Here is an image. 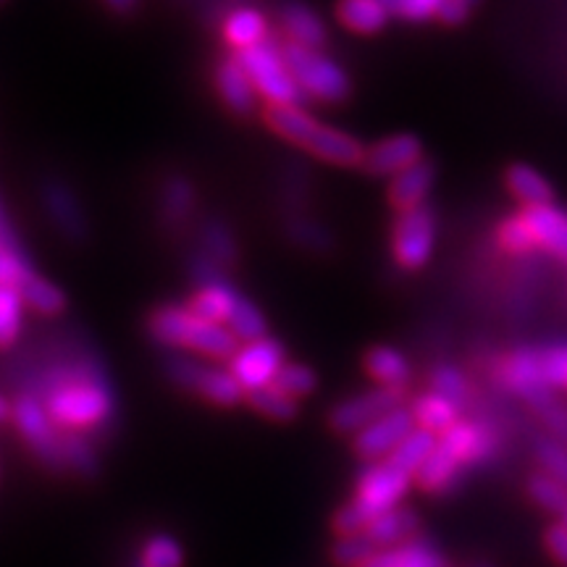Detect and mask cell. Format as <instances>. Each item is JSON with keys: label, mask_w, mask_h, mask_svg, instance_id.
<instances>
[{"label": "cell", "mask_w": 567, "mask_h": 567, "mask_svg": "<svg viewBox=\"0 0 567 567\" xmlns=\"http://www.w3.org/2000/svg\"><path fill=\"white\" fill-rule=\"evenodd\" d=\"M410 413H413L417 429L431 431V434L436 436H442L444 431H450L452 425L460 423L457 421L460 408H455L450 400H444V396H439L434 392L417 396L413 408H410Z\"/></svg>", "instance_id": "obj_27"}, {"label": "cell", "mask_w": 567, "mask_h": 567, "mask_svg": "<svg viewBox=\"0 0 567 567\" xmlns=\"http://www.w3.org/2000/svg\"><path fill=\"white\" fill-rule=\"evenodd\" d=\"M197 279H200V289H197L193 300L187 302V308L193 310L203 321L226 326L237 308L239 295L237 287H231L229 281L218 274V266H213L210 260H203V266H197Z\"/></svg>", "instance_id": "obj_13"}, {"label": "cell", "mask_w": 567, "mask_h": 567, "mask_svg": "<svg viewBox=\"0 0 567 567\" xmlns=\"http://www.w3.org/2000/svg\"><path fill=\"white\" fill-rule=\"evenodd\" d=\"M109 9L118 11V13H126V11L134 9V3H109Z\"/></svg>", "instance_id": "obj_51"}, {"label": "cell", "mask_w": 567, "mask_h": 567, "mask_svg": "<svg viewBox=\"0 0 567 567\" xmlns=\"http://www.w3.org/2000/svg\"><path fill=\"white\" fill-rule=\"evenodd\" d=\"M19 295L27 308H32L34 313L40 316H59L61 310L66 308V295H63L53 281L42 279L38 274L19 289Z\"/></svg>", "instance_id": "obj_33"}, {"label": "cell", "mask_w": 567, "mask_h": 567, "mask_svg": "<svg viewBox=\"0 0 567 567\" xmlns=\"http://www.w3.org/2000/svg\"><path fill=\"white\" fill-rule=\"evenodd\" d=\"M203 247H205V260H210V264L218 268L231 266L234 258H237V243H234L231 231L226 229L221 221L205 224Z\"/></svg>", "instance_id": "obj_36"}, {"label": "cell", "mask_w": 567, "mask_h": 567, "mask_svg": "<svg viewBox=\"0 0 567 567\" xmlns=\"http://www.w3.org/2000/svg\"><path fill=\"white\" fill-rule=\"evenodd\" d=\"M536 413L544 417V423L549 425V429H551V434L557 436V442L567 446V408L563 405V402H557V400H549L547 405H542V408H538Z\"/></svg>", "instance_id": "obj_47"}, {"label": "cell", "mask_w": 567, "mask_h": 567, "mask_svg": "<svg viewBox=\"0 0 567 567\" xmlns=\"http://www.w3.org/2000/svg\"><path fill=\"white\" fill-rule=\"evenodd\" d=\"M137 567H147V565H142V563H137Z\"/></svg>", "instance_id": "obj_53"}, {"label": "cell", "mask_w": 567, "mask_h": 567, "mask_svg": "<svg viewBox=\"0 0 567 567\" xmlns=\"http://www.w3.org/2000/svg\"><path fill=\"white\" fill-rule=\"evenodd\" d=\"M61 455L66 471L76 473L80 478H95L97 471H101L95 444H92V439L84 434L61 431Z\"/></svg>", "instance_id": "obj_30"}, {"label": "cell", "mask_w": 567, "mask_h": 567, "mask_svg": "<svg viewBox=\"0 0 567 567\" xmlns=\"http://www.w3.org/2000/svg\"><path fill=\"white\" fill-rule=\"evenodd\" d=\"M431 392L450 400L452 405L463 410L467 400V384L465 375L457 371L455 365H439L434 371V379H431Z\"/></svg>", "instance_id": "obj_43"}, {"label": "cell", "mask_w": 567, "mask_h": 567, "mask_svg": "<svg viewBox=\"0 0 567 567\" xmlns=\"http://www.w3.org/2000/svg\"><path fill=\"white\" fill-rule=\"evenodd\" d=\"M140 563L147 567H182L184 551L176 538L158 534V536L147 538V544L142 547Z\"/></svg>", "instance_id": "obj_41"}, {"label": "cell", "mask_w": 567, "mask_h": 567, "mask_svg": "<svg viewBox=\"0 0 567 567\" xmlns=\"http://www.w3.org/2000/svg\"><path fill=\"white\" fill-rule=\"evenodd\" d=\"M42 200H45L48 218H51L55 229H59L69 243H84L87 237V221H84V213L76 203V197L66 184L51 182L42 189Z\"/></svg>", "instance_id": "obj_18"}, {"label": "cell", "mask_w": 567, "mask_h": 567, "mask_svg": "<svg viewBox=\"0 0 567 567\" xmlns=\"http://www.w3.org/2000/svg\"><path fill=\"white\" fill-rule=\"evenodd\" d=\"M423 161V145L415 134H392V137L365 147L363 172L371 176H394L408 172L410 166Z\"/></svg>", "instance_id": "obj_15"}, {"label": "cell", "mask_w": 567, "mask_h": 567, "mask_svg": "<svg viewBox=\"0 0 567 567\" xmlns=\"http://www.w3.org/2000/svg\"><path fill=\"white\" fill-rule=\"evenodd\" d=\"M405 402V389H386L375 386L371 392H363L358 396H350L342 405H337L329 413V425L339 434H358L365 425H371L379 417H384L394 410L402 408Z\"/></svg>", "instance_id": "obj_10"}, {"label": "cell", "mask_w": 567, "mask_h": 567, "mask_svg": "<svg viewBox=\"0 0 567 567\" xmlns=\"http://www.w3.org/2000/svg\"><path fill=\"white\" fill-rule=\"evenodd\" d=\"M245 400L250 402V408L258 410L260 415L271 417V421L289 423L297 417V400L287 396L281 389H276L274 384H268L264 389H255V392L247 394Z\"/></svg>", "instance_id": "obj_35"}, {"label": "cell", "mask_w": 567, "mask_h": 567, "mask_svg": "<svg viewBox=\"0 0 567 567\" xmlns=\"http://www.w3.org/2000/svg\"><path fill=\"white\" fill-rule=\"evenodd\" d=\"M337 17L347 30L360 32V34H373L384 30L386 21L392 19L386 3H375V0H350L337 9Z\"/></svg>", "instance_id": "obj_28"}, {"label": "cell", "mask_w": 567, "mask_h": 567, "mask_svg": "<svg viewBox=\"0 0 567 567\" xmlns=\"http://www.w3.org/2000/svg\"><path fill=\"white\" fill-rule=\"evenodd\" d=\"M436 442H439L436 434H431V431H423V429H415L413 434L402 442L400 450H396L394 455L386 460V463H392L394 467H400L402 473H408V476L415 478L417 473H421V467L425 465V460L434 455Z\"/></svg>", "instance_id": "obj_31"}, {"label": "cell", "mask_w": 567, "mask_h": 567, "mask_svg": "<svg viewBox=\"0 0 567 567\" xmlns=\"http://www.w3.org/2000/svg\"><path fill=\"white\" fill-rule=\"evenodd\" d=\"M284 368V347L276 342L274 337L260 339V342L239 347L237 354L231 358L229 371L234 379L239 381V386L245 389V394L255 392V389H264L274 384V379Z\"/></svg>", "instance_id": "obj_12"}, {"label": "cell", "mask_w": 567, "mask_h": 567, "mask_svg": "<svg viewBox=\"0 0 567 567\" xmlns=\"http://www.w3.org/2000/svg\"><path fill=\"white\" fill-rule=\"evenodd\" d=\"M460 473H463V463L452 457L450 452H446L444 446H439L436 442L434 455L425 460V465L421 467V473H417L415 478H417V486L425 488V492L442 494V492H450V488L457 484Z\"/></svg>", "instance_id": "obj_26"}, {"label": "cell", "mask_w": 567, "mask_h": 567, "mask_svg": "<svg viewBox=\"0 0 567 567\" xmlns=\"http://www.w3.org/2000/svg\"><path fill=\"white\" fill-rule=\"evenodd\" d=\"M234 55L250 74L255 90H258V95L266 97L268 105H297L300 109L305 103L302 90L297 87L292 71H289L281 55V48L274 40H266L250 48V51Z\"/></svg>", "instance_id": "obj_6"}, {"label": "cell", "mask_w": 567, "mask_h": 567, "mask_svg": "<svg viewBox=\"0 0 567 567\" xmlns=\"http://www.w3.org/2000/svg\"><path fill=\"white\" fill-rule=\"evenodd\" d=\"M434 161L423 158L421 163H415V166H410L408 172L394 176L392 184H389V203H392L400 213L413 210L417 205H425V197H429L431 187H434Z\"/></svg>", "instance_id": "obj_20"}, {"label": "cell", "mask_w": 567, "mask_h": 567, "mask_svg": "<svg viewBox=\"0 0 567 567\" xmlns=\"http://www.w3.org/2000/svg\"><path fill=\"white\" fill-rule=\"evenodd\" d=\"M436 239V213L429 203L417 205L413 210H405L396 216L394 234H392V250L394 260L408 271H417L429 264L431 252H434Z\"/></svg>", "instance_id": "obj_9"}, {"label": "cell", "mask_w": 567, "mask_h": 567, "mask_svg": "<svg viewBox=\"0 0 567 567\" xmlns=\"http://www.w3.org/2000/svg\"><path fill=\"white\" fill-rule=\"evenodd\" d=\"M59 431L95 436L116 417V394L97 358L53 360L40 371L34 392Z\"/></svg>", "instance_id": "obj_1"}, {"label": "cell", "mask_w": 567, "mask_h": 567, "mask_svg": "<svg viewBox=\"0 0 567 567\" xmlns=\"http://www.w3.org/2000/svg\"><path fill=\"white\" fill-rule=\"evenodd\" d=\"M365 371L386 389H405L410 384V375H413L405 354L384 344L371 347L365 352Z\"/></svg>", "instance_id": "obj_23"}, {"label": "cell", "mask_w": 567, "mask_h": 567, "mask_svg": "<svg viewBox=\"0 0 567 567\" xmlns=\"http://www.w3.org/2000/svg\"><path fill=\"white\" fill-rule=\"evenodd\" d=\"M279 24L289 42H295V45L300 48H308V51H321L326 40H329L323 19L318 17L313 9H308V6H300V3L284 6L279 11Z\"/></svg>", "instance_id": "obj_21"}, {"label": "cell", "mask_w": 567, "mask_h": 567, "mask_svg": "<svg viewBox=\"0 0 567 567\" xmlns=\"http://www.w3.org/2000/svg\"><path fill=\"white\" fill-rule=\"evenodd\" d=\"M34 276V268L27 258L24 245H21L17 229H13L9 213L0 203V287L19 289Z\"/></svg>", "instance_id": "obj_16"}, {"label": "cell", "mask_w": 567, "mask_h": 567, "mask_svg": "<svg viewBox=\"0 0 567 567\" xmlns=\"http://www.w3.org/2000/svg\"><path fill=\"white\" fill-rule=\"evenodd\" d=\"M559 523H563V526H567V509H565L563 515H559Z\"/></svg>", "instance_id": "obj_52"}, {"label": "cell", "mask_w": 567, "mask_h": 567, "mask_svg": "<svg viewBox=\"0 0 567 567\" xmlns=\"http://www.w3.org/2000/svg\"><path fill=\"white\" fill-rule=\"evenodd\" d=\"M195 208V187L184 176H172L161 197V216L168 226H182Z\"/></svg>", "instance_id": "obj_32"}, {"label": "cell", "mask_w": 567, "mask_h": 567, "mask_svg": "<svg viewBox=\"0 0 567 567\" xmlns=\"http://www.w3.org/2000/svg\"><path fill=\"white\" fill-rule=\"evenodd\" d=\"M363 567H446L444 557L429 542H410L405 547L379 551Z\"/></svg>", "instance_id": "obj_29"}, {"label": "cell", "mask_w": 567, "mask_h": 567, "mask_svg": "<svg viewBox=\"0 0 567 567\" xmlns=\"http://www.w3.org/2000/svg\"><path fill=\"white\" fill-rule=\"evenodd\" d=\"M413 476L402 473L392 463H373L365 465L358 478V492L344 507L337 509L334 530L339 536L363 534L368 523L379 517L386 509L400 507L396 502L408 494Z\"/></svg>", "instance_id": "obj_4"}, {"label": "cell", "mask_w": 567, "mask_h": 567, "mask_svg": "<svg viewBox=\"0 0 567 567\" xmlns=\"http://www.w3.org/2000/svg\"><path fill=\"white\" fill-rule=\"evenodd\" d=\"M505 182L509 193L523 203V208H542V205H551V197H555L551 184L544 179L536 168L526 166V163H513V166L507 168Z\"/></svg>", "instance_id": "obj_24"}, {"label": "cell", "mask_w": 567, "mask_h": 567, "mask_svg": "<svg viewBox=\"0 0 567 567\" xmlns=\"http://www.w3.org/2000/svg\"><path fill=\"white\" fill-rule=\"evenodd\" d=\"M417 528H421V517H417L413 507H394L381 513L379 517H373L363 534L371 538L379 551H384L415 542L413 536L417 534Z\"/></svg>", "instance_id": "obj_19"}, {"label": "cell", "mask_w": 567, "mask_h": 567, "mask_svg": "<svg viewBox=\"0 0 567 567\" xmlns=\"http://www.w3.org/2000/svg\"><path fill=\"white\" fill-rule=\"evenodd\" d=\"M266 124L284 140L295 142L326 163H337V166H360L363 163L365 147L358 140L321 124L297 105H268Z\"/></svg>", "instance_id": "obj_2"}, {"label": "cell", "mask_w": 567, "mask_h": 567, "mask_svg": "<svg viewBox=\"0 0 567 567\" xmlns=\"http://www.w3.org/2000/svg\"><path fill=\"white\" fill-rule=\"evenodd\" d=\"M224 38L237 53L250 51L268 40V24L264 13L255 9H237L224 21Z\"/></svg>", "instance_id": "obj_25"}, {"label": "cell", "mask_w": 567, "mask_h": 567, "mask_svg": "<svg viewBox=\"0 0 567 567\" xmlns=\"http://www.w3.org/2000/svg\"><path fill=\"white\" fill-rule=\"evenodd\" d=\"M274 386L292 396V400H300V396H308L318 386V375L313 368L302 363H284L279 375L274 379Z\"/></svg>", "instance_id": "obj_40"}, {"label": "cell", "mask_w": 567, "mask_h": 567, "mask_svg": "<svg viewBox=\"0 0 567 567\" xmlns=\"http://www.w3.org/2000/svg\"><path fill=\"white\" fill-rule=\"evenodd\" d=\"M375 555H379V547H375V544L365 534L342 536L334 544V549H331L334 563L342 567H363L371 563Z\"/></svg>", "instance_id": "obj_38"}, {"label": "cell", "mask_w": 567, "mask_h": 567, "mask_svg": "<svg viewBox=\"0 0 567 567\" xmlns=\"http://www.w3.org/2000/svg\"><path fill=\"white\" fill-rule=\"evenodd\" d=\"M9 417H11V405L3 400V396H0V423L9 421Z\"/></svg>", "instance_id": "obj_50"}, {"label": "cell", "mask_w": 567, "mask_h": 567, "mask_svg": "<svg viewBox=\"0 0 567 567\" xmlns=\"http://www.w3.org/2000/svg\"><path fill=\"white\" fill-rule=\"evenodd\" d=\"M415 429L417 423L413 413H410V408H400L394 410V413L373 421L371 425H365L363 431H358V434H354L352 450L354 455L365 460L368 465L384 463V460H389L396 450H400L402 442H405Z\"/></svg>", "instance_id": "obj_11"}, {"label": "cell", "mask_w": 567, "mask_h": 567, "mask_svg": "<svg viewBox=\"0 0 567 567\" xmlns=\"http://www.w3.org/2000/svg\"><path fill=\"white\" fill-rule=\"evenodd\" d=\"M544 544H547V551L551 555V559L567 567V526H563L559 520L555 526H549L547 534H544Z\"/></svg>", "instance_id": "obj_49"}, {"label": "cell", "mask_w": 567, "mask_h": 567, "mask_svg": "<svg viewBox=\"0 0 567 567\" xmlns=\"http://www.w3.org/2000/svg\"><path fill=\"white\" fill-rule=\"evenodd\" d=\"M471 11H473V3H467V0H442V3H439L436 19L446 27H460L465 24L467 17H471Z\"/></svg>", "instance_id": "obj_48"}, {"label": "cell", "mask_w": 567, "mask_h": 567, "mask_svg": "<svg viewBox=\"0 0 567 567\" xmlns=\"http://www.w3.org/2000/svg\"><path fill=\"white\" fill-rule=\"evenodd\" d=\"M496 237H499V245L505 247L507 252H515V255L530 252L534 247H538L534 239V231H530V226L523 213H517V216H509L507 221H502Z\"/></svg>", "instance_id": "obj_42"}, {"label": "cell", "mask_w": 567, "mask_h": 567, "mask_svg": "<svg viewBox=\"0 0 567 567\" xmlns=\"http://www.w3.org/2000/svg\"><path fill=\"white\" fill-rule=\"evenodd\" d=\"M528 494L538 507L549 509V513L563 515L567 509V486H563L555 478H549L547 473H536V476H530Z\"/></svg>", "instance_id": "obj_39"}, {"label": "cell", "mask_w": 567, "mask_h": 567, "mask_svg": "<svg viewBox=\"0 0 567 567\" xmlns=\"http://www.w3.org/2000/svg\"><path fill=\"white\" fill-rule=\"evenodd\" d=\"M536 460L542 463L544 473H547L549 478H555L563 486H567V446L565 444H559L557 439H538Z\"/></svg>", "instance_id": "obj_44"}, {"label": "cell", "mask_w": 567, "mask_h": 567, "mask_svg": "<svg viewBox=\"0 0 567 567\" xmlns=\"http://www.w3.org/2000/svg\"><path fill=\"white\" fill-rule=\"evenodd\" d=\"M505 384L534 410L555 400V392H551L542 368V352L530 350V347H520V350L509 354L505 363Z\"/></svg>", "instance_id": "obj_14"}, {"label": "cell", "mask_w": 567, "mask_h": 567, "mask_svg": "<svg viewBox=\"0 0 567 567\" xmlns=\"http://www.w3.org/2000/svg\"><path fill=\"white\" fill-rule=\"evenodd\" d=\"M216 90L226 109L237 113V116H250L255 111V103H258V90H255L250 74H247L243 63L237 61V55L224 59L216 66Z\"/></svg>", "instance_id": "obj_17"}, {"label": "cell", "mask_w": 567, "mask_h": 567, "mask_svg": "<svg viewBox=\"0 0 567 567\" xmlns=\"http://www.w3.org/2000/svg\"><path fill=\"white\" fill-rule=\"evenodd\" d=\"M226 329H229L231 334L237 337V342L243 339V342H247V344L260 342V339L268 337L266 316L260 313L258 305L245 300V297H239L237 308H234V313L229 318V323H226Z\"/></svg>", "instance_id": "obj_34"}, {"label": "cell", "mask_w": 567, "mask_h": 567, "mask_svg": "<svg viewBox=\"0 0 567 567\" xmlns=\"http://www.w3.org/2000/svg\"><path fill=\"white\" fill-rule=\"evenodd\" d=\"M11 421L17 425L19 436L24 439L27 450L38 457V463L53 473L66 471L61 455V431L40 405L38 396L21 394L11 405Z\"/></svg>", "instance_id": "obj_7"}, {"label": "cell", "mask_w": 567, "mask_h": 567, "mask_svg": "<svg viewBox=\"0 0 567 567\" xmlns=\"http://www.w3.org/2000/svg\"><path fill=\"white\" fill-rule=\"evenodd\" d=\"M21 310H24V300L17 289L0 287V350L17 344L21 331Z\"/></svg>", "instance_id": "obj_37"}, {"label": "cell", "mask_w": 567, "mask_h": 567, "mask_svg": "<svg viewBox=\"0 0 567 567\" xmlns=\"http://www.w3.org/2000/svg\"><path fill=\"white\" fill-rule=\"evenodd\" d=\"M542 368L551 389H567V344L542 350Z\"/></svg>", "instance_id": "obj_45"}, {"label": "cell", "mask_w": 567, "mask_h": 567, "mask_svg": "<svg viewBox=\"0 0 567 567\" xmlns=\"http://www.w3.org/2000/svg\"><path fill=\"white\" fill-rule=\"evenodd\" d=\"M526 221L534 231L536 245L547 247L557 258L567 260V216L557 210L555 205H542V208H526L523 210Z\"/></svg>", "instance_id": "obj_22"}, {"label": "cell", "mask_w": 567, "mask_h": 567, "mask_svg": "<svg viewBox=\"0 0 567 567\" xmlns=\"http://www.w3.org/2000/svg\"><path fill=\"white\" fill-rule=\"evenodd\" d=\"M279 48L302 95H310L323 103H344L352 95L350 76L329 55H323L321 51H308V48L295 45L289 40L279 42Z\"/></svg>", "instance_id": "obj_5"}, {"label": "cell", "mask_w": 567, "mask_h": 567, "mask_svg": "<svg viewBox=\"0 0 567 567\" xmlns=\"http://www.w3.org/2000/svg\"><path fill=\"white\" fill-rule=\"evenodd\" d=\"M168 379L176 386H182L184 392H195L205 402H213L218 408H234L247 396L231 371L184 358V354H176V358L168 360Z\"/></svg>", "instance_id": "obj_8"}, {"label": "cell", "mask_w": 567, "mask_h": 567, "mask_svg": "<svg viewBox=\"0 0 567 567\" xmlns=\"http://www.w3.org/2000/svg\"><path fill=\"white\" fill-rule=\"evenodd\" d=\"M386 9L392 17L417 24V21H429L436 17L439 0H402V3H386Z\"/></svg>", "instance_id": "obj_46"}, {"label": "cell", "mask_w": 567, "mask_h": 567, "mask_svg": "<svg viewBox=\"0 0 567 567\" xmlns=\"http://www.w3.org/2000/svg\"><path fill=\"white\" fill-rule=\"evenodd\" d=\"M478 567H492V565H478Z\"/></svg>", "instance_id": "obj_54"}, {"label": "cell", "mask_w": 567, "mask_h": 567, "mask_svg": "<svg viewBox=\"0 0 567 567\" xmlns=\"http://www.w3.org/2000/svg\"><path fill=\"white\" fill-rule=\"evenodd\" d=\"M151 337L163 347L193 350L208 358H234L237 354V337L226 326L203 321L187 305H161L147 318Z\"/></svg>", "instance_id": "obj_3"}]
</instances>
